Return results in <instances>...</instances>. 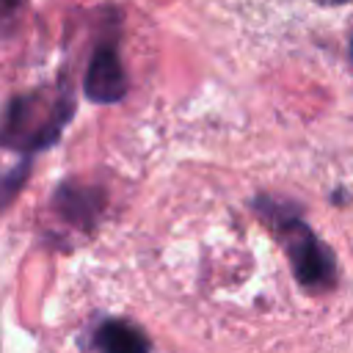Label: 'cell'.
Here are the masks:
<instances>
[{
    "label": "cell",
    "instance_id": "obj_1",
    "mask_svg": "<svg viewBox=\"0 0 353 353\" xmlns=\"http://www.w3.org/2000/svg\"><path fill=\"white\" fill-rule=\"evenodd\" d=\"M74 116V94L66 80L8 99L0 119V143L25 157L50 149Z\"/></svg>",
    "mask_w": 353,
    "mask_h": 353
},
{
    "label": "cell",
    "instance_id": "obj_2",
    "mask_svg": "<svg viewBox=\"0 0 353 353\" xmlns=\"http://www.w3.org/2000/svg\"><path fill=\"white\" fill-rule=\"evenodd\" d=\"M254 210L265 218V223L279 237L292 276L306 290H325L336 284V256L334 251L312 232V226L298 215L295 207H287L281 199L259 196L254 201Z\"/></svg>",
    "mask_w": 353,
    "mask_h": 353
},
{
    "label": "cell",
    "instance_id": "obj_3",
    "mask_svg": "<svg viewBox=\"0 0 353 353\" xmlns=\"http://www.w3.org/2000/svg\"><path fill=\"white\" fill-rule=\"evenodd\" d=\"M83 94L97 105H113L127 97V74L113 39L99 41L94 47L85 77H83Z\"/></svg>",
    "mask_w": 353,
    "mask_h": 353
},
{
    "label": "cell",
    "instance_id": "obj_4",
    "mask_svg": "<svg viewBox=\"0 0 353 353\" xmlns=\"http://www.w3.org/2000/svg\"><path fill=\"white\" fill-rule=\"evenodd\" d=\"M52 210L77 229H94L105 210V190L83 182H63L52 193Z\"/></svg>",
    "mask_w": 353,
    "mask_h": 353
},
{
    "label": "cell",
    "instance_id": "obj_5",
    "mask_svg": "<svg viewBox=\"0 0 353 353\" xmlns=\"http://www.w3.org/2000/svg\"><path fill=\"white\" fill-rule=\"evenodd\" d=\"M94 347L99 353H149L146 334L130 320H102L94 331Z\"/></svg>",
    "mask_w": 353,
    "mask_h": 353
},
{
    "label": "cell",
    "instance_id": "obj_6",
    "mask_svg": "<svg viewBox=\"0 0 353 353\" xmlns=\"http://www.w3.org/2000/svg\"><path fill=\"white\" fill-rule=\"evenodd\" d=\"M28 176H30V157H25L22 163H17V165H11L8 171L0 174V212L14 201V196L22 190Z\"/></svg>",
    "mask_w": 353,
    "mask_h": 353
},
{
    "label": "cell",
    "instance_id": "obj_7",
    "mask_svg": "<svg viewBox=\"0 0 353 353\" xmlns=\"http://www.w3.org/2000/svg\"><path fill=\"white\" fill-rule=\"evenodd\" d=\"M25 0H0V30H8Z\"/></svg>",
    "mask_w": 353,
    "mask_h": 353
},
{
    "label": "cell",
    "instance_id": "obj_8",
    "mask_svg": "<svg viewBox=\"0 0 353 353\" xmlns=\"http://www.w3.org/2000/svg\"><path fill=\"white\" fill-rule=\"evenodd\" d=\"M320 6H342V3H350V0H314Z\"/></svg>",
    "mask_w": 353,
    "mask_h": 353
}]
</instances>
